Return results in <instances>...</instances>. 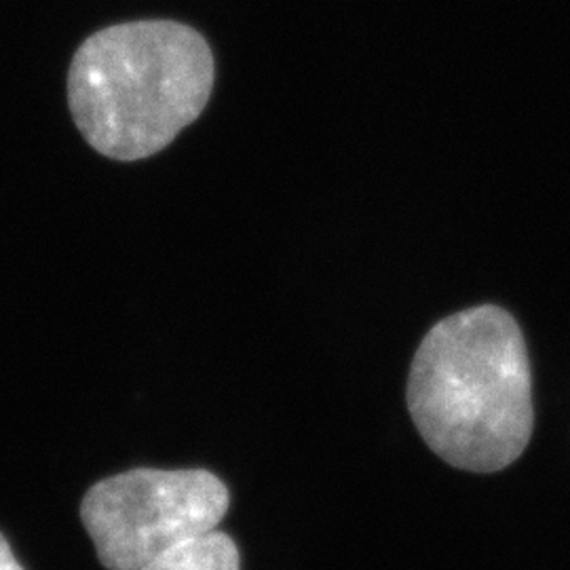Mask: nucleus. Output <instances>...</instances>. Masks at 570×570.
<instances>
[{
  "instance_id": "1",
  "label": "nucleus",
  "mask_w": 570,
  "mask_h": 570,
  "mask_svg": "<svg viewBox=\"0 0 570 570\" xmlns=\"http://www.w3.org/2000/svg\"><path fill=\"white\" fill-rule=\"evenodd\" d=\"M406 397L421 438L449 465L510 468L534 428L529 353L513 315L482 305L438 322L414 353Z\"/></svg>"
},
{
  "instance_id": "2",
  "label": "nucleus",
  "mask_w": 570,
  "mask_h": 570,
  "mask_svg": "<svg viewBox=\"0 0 570 570\" xmlns=\"http://www.w3.org/2000/svg\"><path fill=\"white\" fill-rule=\"evenodd\" d=\"M214 53L178 21H127L82 41L68 70V104L104 157H153L197 121L214 89Z\"/></svg>"
},
{
  "instance_id": "3",
  "label": "nucleus",
  "mask_w": 570,
  "mask_h": 570,
  "mask_svg": "<svg viewBox=\"0 0 570 570\" xmlns=\"http://www.w3.org/2000/svg\"><path fill=\"white\" fill-rule=\"evenodd\" d=\"M230 497L205 469H131L91 487L81 520L108 570H138L159 553L218 529Z\"/></svg>"
},
{
  "instance_id": "4",
  "label": "nucleus",
  "mask_w": 570,
  "mask_h": 570,
  "mask_svg": "<svg viewBox=\"0 0 570 570\" xmlns=\"http://www.w3.org/2000/svg\"><path fill=\"white\" fill-rule=\"evenodd\" d=\"M138 570H239L235 541L218 529L186 539Z\"/></svg>"
},
{
  "instance_id": "5",
  "label": "nucleus",
  "mask_w": 570,
  "mask_h": 570,
  "mask_svg": "<svg viewBox=\"0 0 570 570\" xmlns=\"http://www.w3.org/2000/svg\"><path fill=\"white\" fill-rule=\"evenodd\" d=\"M0 570H23L2 534H0Z\"/></svg>"
}]
</instances>
